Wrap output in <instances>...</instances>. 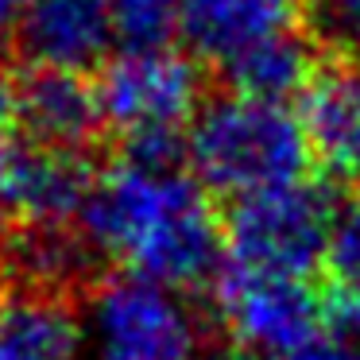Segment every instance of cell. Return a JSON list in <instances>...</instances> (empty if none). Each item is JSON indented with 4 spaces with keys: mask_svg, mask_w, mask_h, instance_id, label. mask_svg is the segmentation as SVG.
<instances>
[{
    "mask_svg": "<svg viewBox=\"0 0 360 360\" xmlns=\"http://www.w3.org/2000/svg\"><path fill=\"white\" fill-rule=\"evenodd\" d=\"M337 210L329 186L314 179L233 202L225 217V267L310 283L326 267Z\"/></svg>",
    "mask_w": 360,
    "mask_h": 360,
    "instance_id": "obj_5",
    "label": "cell"
},
{
    "mask_svg": "<svg viewBox=\"0 0 360 360\" xmlns=\"http://www.w3.org/2000/svg\"><path fill=\"white\" fill-rule=\"evenodd\" d=\"M298 124L329 174L360 179V58L337 55L298 94Z\"/></svg>",
    "mask_w": 360,
    "mask_h": 360,
    "instance_id": "obj_9",
    "label": "cell"
},
{
    "mask_svg": "<svg viewBox=\"0 0 360 360\" xmlns=\"http://www.w3.org/2000/svg\"><path fill=\"white\" fill-rule=\"evenodd\" d=\"M356 182H360V179H356ZM356 198H360V190H356Z\"/></svg>",
    "mask_w": 360,
    "mask_h": 360,
    "instance_id": "obj_21",
    "label": "cell"
},
{
    "mask_svg": "<svg viewBox=\"0 0 360 360\" xmlns=\"http://www.w3.org/2000/svg\"><path fill=\"white\" fill-rule=\"evenodd\" d=\"M101 256L70 225H16L0 233V298L82 306L105 279Z\"/></svg>",
    "mask_w": 360,
    "mask_h": 360,
    "instance_id": "obj_7",
    "label": "cell"
},
{
    "mask_svg": "<svg viewBox=\"0 0 360 360\" xmlns=\"http://www.w3.org/2000/svg\"><path fill=\"white\" fill-rule=\"evenodd\" d=\"M12 117H16V82H12V74L0 63V128L8 124Z\"/></svg>",
    "mask_w": 360,
    "mask_h": 360,
    "instance_id": "obj_18",
    "label": "cell"
},
{
    "mask_svg": "<svg viewBox=\"0 0 360 360\" xmlns=\"http://www.w3.org/2000/svg\"><path fill=\"white\" fill-rule=\"evenodd\" d=\"M78 306L47 298H0V360H82Z\"/></svg>",
    "mask_w": 360,
    "mask_h": 360,
    "instance_id": "obj_12",
    "label": "cell"
},
{
    "mask_svg": "<svg viewBox=\"0 0 360 360\" xmlns=\"http://www.w3.org/2000/svg\"><path fill=\"white\" fill-rule=\"evenodd\" d=\"M314 70H318V63H314L310 43L302 32H295L233 63L225 70V82L233 86V94L259 97V101H283L290 94H302Z\"/></svg>",
    "mask_w": 360,
    "mask_h": 360,
    "instance_id": "obj_13",
    "label": "cell"
},
{
    "mask_svg": "<svg viewBox=\"0 0 360 360\" xmlns=\"http://www.w3.org/2000/svg\"><path fill=\"white\" fill-rule=\"evenodd\" d=\"M94 86L101 124L112 128L136 159H174L202 109L198 66L171 47L120 51Z\"/></svg>",
    "mask_w": 360,
    "mask_h": 360,
    "instance_id": "obj_4",
    "label": "cell"
},
{
    "mask_svg": "<svg viewBox=\"0 0 360 360\" xmlns=\"http://www.w3.org/2000/svg\"><path fill=\"white\" fill-rule=\"evenodd\" d=\"M202 360H252L248 352H210V356H202Z\"/></svg>",
    "mask_w": 360,
    "mask_h": 360,
    "instance_id": "obj_20",
    "label": "cell"
},
{
    "mask_svg": "<svg viewBox=\"0 0 360 360\" xmlns=\"http://www.w3.org/2000/svg\"><path fill=\"white\" fill-rule=\"evenodd\" d=\"M210 295L213 321L240 349L287 356L326 333V298H318L302 279H271L221 267Z\"/></svg>",
    "mask_w": 360,
    "mask_h": 360,
    "instance_id": "obj_6",
    "label": "cell"
},
{
    "mask_svg": "<svg viewBox=\"0 0 360 360\" xmlns=\"http://www.w3.org/2000/svg\"><path fill=\"white\" fill-rule=\"evenodd\" d=\"M213 314L143 275H105L86 298L89 360H198L213 341Z\"/></svg>",
    "mask_w": 360,
    "mask_h": 360,
    "instance_id": "obj_3",
    "label": "cell"
},
{
    "mask_svg": "<svg viewBox=\"0 0 360 360\" xmlns=\"http://www.w3.org/2000/svg\"><path fill=\"white\" fill-rule=\"evenodd\" d=\"M326 267L337 290H360V198L337 210L326 248Z\"/></svg>",
    "mask_w": 360,
    "mask_h": 360,
    "instance_id": "obj_16",
    "label": "cell"
},
{
    "mask_svg": "<svg viewBox=\"0 0 360 360\" xmlns=\"http://www.w3.org/2000/svg\"><path fill=\"white\" fill-rule=\"evenodd\" d=\"M186 155L190 174L202 182L205 194L244 202L302 182L310 167V143L298 112H290L283 101L225 94L198 109L186 132Z\"/></svg>",
    "mask_w": 360,
    "mask_h": 360,
    "instance_id": "obj_2",
    "label": "cell"
},
{
    "mask_svg": "<svg viewBox=\"0 0 360 360\" xmlns=\"http://www.w3.org/2000/svg\"><path fill=\"white\" fill-rule=\"evenodd\" d=\"M279 360H360V341H341V337L321 333L310 345H302V349L287 352Z\"/></svg>",
    "mask_w": 360,
    "mask_h": 360,
    "instance_id": "obj_17",
    "label": "cell"
},
{
    "mask_svg": "<svg viewBox=\"0 0 360 360\" xmlns=\"http://www.w3.org/2000/svg\"><path fill=\"white\" fill-rule=\"evenodd\" d=\"M298 0H182L179 39L221 74L244 55L298 32Z\"/></svg>",
    "mask_w": 360,
    "mask_h": 360,
    "instance_id": "obj_8",
    "label": "cell"
},
{
    "mask_svg": "<svg viewBox=\"0 0 360 360\" xmlns=\"http://www.w3.org/2000/svg\"><path fill=\"white\" fill-rule=\"evenodd\" d=\"M78 229L94 252L171 290H213L225 267V221L174 159L124 155L97 174Z\"/></svg>",
    "mask_w": 360,
    "mask_h": 360,
    "instance_id": "obj_1",
    "label": "cell"
},
{
    "mask_svg": "<svg viewBox=\"0 0 360 360\" xmlns=\"http://www.w3.org/2000/svg\"><path fill=\"white\" fill-rule=\"evenodd\" d=\"M27 179H32V143L0 136V233L27 225Z\"/></svg>",
    "mask_w": 360,
    "mask_h": 360,
    "instance_id": "obj_15",
    "label": "cell"
},
{
    "mask_svg": "<svg viewBox=\"0 0 360 360\" xmlns=\"http://www.w3.org/2000/svg\"><path fill=\"white\" fill-rule=\"evenodd\" d=\"M109 20L120 51H163L179 35L182 0H109Z\"/></svg>",
    "mask_w": 360,
    "mask_h": 360,
    "instance_id": "obj_14",
    "label": "cell"
},
{
    "mask_svg": "<svg viewBox=\"0 0 360 360\" xmlns=\"http://www.w3.org/2000/svg\"><path fill=\"white\" fill-rule=\"evenodd\" d=\"M16 120L24 124L35 148L82 155V148L101 128L97 86L78 70L35 66L24 82H16Z\"/></svg>",
    "mask_w": 360,
    "mask_h": 360,
    "instance_id": "obj_10",
    "label": "cell"
},
{
    "mask_svg": "<svg viewBox=\"0 0 360 360\" xmlns=\"http://www.w3.org/2000/svg\"><path fill=\"white\" fill-rule=\"evenodd\" d=\"M16 35L35 66L82 74L112 43L109 0H27Z\"/></svg>",
    "mask_w": 360,
    "mask_h": 360,
    "instance_id": "obj_11",
    "label": "cell"
},
{
    "mask_svg": "<svg viewBox=\"0 0 360 360\" xmlns=\"http://www.w3.org/2000/svg\"><path fill=\"white\" fill-rule=\"evenodd\" d=\"M27 0H0V39L20 32V16H24Z\"/></svg>",
    "mask_w": 360,
    "mask_h": 360,
    "instance_id": "obj_19",
    "label": "cell"
}]
</instances>
